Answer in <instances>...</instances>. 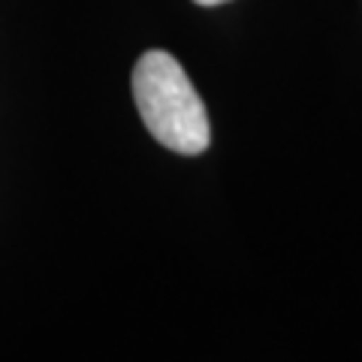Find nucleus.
I'll list each match as a JSON object with an SVG mask.
<instances>
[{
  "label": "nucleus",
  "mask_w": 362,
  "mask_h": 362,
  "mask_svg": "<svg viewBox=\"0 0 362 362\" xmlns=\"http://www.w3.org/2000/svg\"><path fill=\"white\" fill-rule=\"evenodd\" d=\"M136 112L163 148L194 157L211 142V124L202 97L169 52H145L133 66Z\"/></svg>",
  "instance_id": "1"
},
{
  "label": "nucleus",
  "mask_w": 362,
  "mask_h": 362,
  "mask_svg": "<svg viewBox=\"0 0 362 362\" xmlns=\"http://www.w3.org/2000/svg\"><path fill=\"white\" fill-rule=\"evenodd\" d=\"M199 6H221V4H230V0H194Z\"/></svg>",
  "instance_id": "2"
}]
</instances>
